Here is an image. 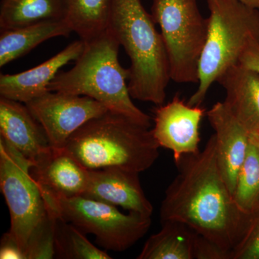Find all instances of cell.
<instances>
[{
	"instance_id": "obj_1",
	"label": "cell",
	"mask_w": 259,
	"mask_h": 259,
	"mask_svg": "<svg viewBox=\"0 0 259 259\" xmlns=\"http://www.w3.org/2000/svg\"><path fill=\"white\" fill-rule=\"evenodd\" d=\"M175 163L178 172L165 192L161 222L183 223L228 252L231 259L246 216L237 207L220 171L214 135L202 151Z\"/></svg>"
},
{
	"instance_id": "obj_2",
	"label": "cell",
	"mask_w": 259,
	"mask_h": 259,
	"mask_svg": "<svg viewBox=\"0 0 259 259\" xmlns=\"http://www.w3.org/2000/svg\"><path fill=\"white\" fill-rule=\"evenodd\" d=\"M141 0H112L110 29L131 61L128 89L139 101L161 105L171 80L161 32Z\"/></svg>"
},
{
	"instance_id": "obj_3",
	"label": "cell",
	"mask_w": 259,
	"mask_h": 259,
	"mask_svg": "<svg viewBox=\"0 0 259 259\" xmlns=\"http://www.w3.org/2000/svg\"><path fill=\"white\" fill-rule=\"evenodd\" d=\"M159 148L149 127L109 110L81 126L65 146L88 169L115 167L139 174L157 161Z\"/></svg>"
},
{
	"instance_id": "obj_4",
	"label": "cell",
	"mask_w": 259,
	"mask_h": 259,
	"mask_svg": "<svg viewBox=\"0 0 259 259\" xmlns=\"http://www.w3.org/2000/svg\"><path fill=\"white\" fill-rule=\"evenodd\" d=\"M33 163L0 138V189L10 215V234L26 259L55 258L54 216L30 168Z\"/></svg>"
},
{
	"instance_id": "obj_5",
	"label": "cell",
	"mask_w": 259,
	"mask_h": 259,
	"mask_svg": "<svg viewBox=\"0 0 259 259\" xmlns=\"http://www.w3.org/2000/svg\"><path fill=\"white\" fill-rule=\"evenodd\" d=\"M81 55L72 69L59 73L49 91L91 97L109 111L125 115L141 125L151 127V117L132 100L128 89L130 71L119 61L120 44L112 30L83 42Z\"/></svg>"
},
{
	"instance_id": "obj_6",
	"label": "cell",
	"mask_w": 259,
	"mask_h": 259,
	"mask_svg": "<svg viewBox=\"0 0 259 259\" xmlns=\"http://www.w3.org/2000/svg\"><path fill=\"white\" fill-rule=\"evenodd\" d=\"M208 31L199 59L198 88L187 102L200 106L220 76L238 64L247 47L259 42V11L239 0H207Z\"/></svg>"
},
{
	"instance_id": "obj_7",
	"label": "cell",
	"mask_w": 259,
	"mask_h": 259,
	"mask_svg": "<svg viewBox=\"0 0 259 259\" xmlns=\"http://www.w3.org/2000/svg\"><path fill=\"white\" fill-rule=\"evenodd\" d=\"M39 188L51 212L85 234L95 236L97 244L105 250L125 251L141 239L151 226V217L134 212L124 214L115 206L84 196L66 197Z\"/></svg>"
},
{
	"instance_id": "obj_8",
	"label": "cell",
	"mask_w": 259,
	"mask_h": 259,
	"mask_svg": "<svg viewBox=\"0 0 259 259\" xmlns=\"http://www.w3.org/2000/svg\"><path fill=\"white\" fill-rule=\"evenodd\" d=\"M151 15L161 28L171 80L198 83L208 18L201 14L197 0H152Z\"/></svg>"
},
{
	"instance_id": "obj_9",
	"label": "cell",
	"mask_w": 259,
	"mask_h": 259,
	"mask_svg": "<svg viewBox=\"0 0 259 259\" xmlns=\"http://www.w3.org/2000/svg\"><path fill=\"white\" fill-rule=\"evenodd\" d=\"M47 134L51 148H64L88 121L108 111L91 97L48 91L25 103Z\"/></svg>"
},
{
	"instance_id": "obj_10",
	"label": "cell",
	"mask_w": 259,
	"mask_h": 259,
	"mask_svg": "<svg viewBox=\"0 0 259 259\" xmlns=\"http://www.w3.org/2000/svg\"><path fill=\"white\" fill-rule=\"evenodd\" d=\"M206 112L202 106H192L179 95L171 101L158 105L154 112L153 137L160 147L173 153L175 163L182 156L200 150V124Z\"/></svg>"
},
{
	"instance_id": "obj_11",
	"label": "cell",
	"mask_w": 259,
	"mask_h": 259,
	"mask_svg": "<svg viewBox=\"0 0 259 259\" xmlns=\"http://www.w3.org/2000/svg\"><path fill=\"white\" fill-rule=\"evenodd\" d=\"M83 196L145 217L153 214L152 204L145 194L137 172L115 167L90 170L88 189Z\"/></svg>"
},
{
	"instance_id": "obj_12",
	"label": "cell",
	"mask_w": 259,
	"mask_h": 259,
	"mask_svg": "<svg viewBox=\"0 0 259 259\" xmlns=\"http://www.w3.org/2000/svg\"><path fill=\"white\" fill-rule=\"evenodd\" d=\"M207 116L214 130L220 171L233 194L238 172L248 153L249 135L223 102L214 104Z\"/></svg>"
},
{
	"instance_id": "obj_13",
	"label": "cell",
	"mask_w": 259,
	"mask_h": 259,
	"mask_svg": "<svg viewBox=\"0 0 259 259\" xmlns=\"http://www.w3.org/2000/svg\"><path fill=\"white\" fill-rule=\"evenodd\" d=\"M0 134L33 166L51 148L45 131L26 105L2 97Z\"/></svg>"
},
{
	"instance_id": "obj_14",
	"label": "cell",
	"mask_w": 259,
	"mask_h": 259,
	"mask_svg": "<svg viewBox=\"0 0 259 259\" xmlns=\"http://www.w3.org/2000/svg\"><path fill=\"white\" fill-rule=\"evenodd\" d=\"M84 48L81 40L71 42L60 52L32 69L15 74L0 75V96L27 103L49 91L59 70L76 61Z\"/></svg>"
},
{
	"instance_id": "obj_15",
	"label": "cell",
	"mask_w": 259,
	"mask_h": 259,
	"mask_svg": "<svg viewBox=\"0 0 259 259\" xmlns=\"http://www.w3.org/2000/svg\"><path fill=\"white\" fill-rule=\"evenodd\" d=\"M39 187L54 193L83 196L88 189L90 169L64 148H51L30 168Z\"/></svg>"
},
{
	"instance_id": "obj_16",
	"label": "cell",
	"mask_w": 259,
	"mask_h": 259,
	"mask_svg": "<svg viewBox=\"0 0 259 259\" xmlns=\"http://www.w3.org/2000/svg\"><path fill=\"white\" fill-rule=\"evenodd\" d=\"M226 91L223 102L249 137L259 136V74L240 64L232 66L218 79Z\"/></svg>"
},
{
	"instance_id": "obj_17",
	"label": "cell",
	"mask_w": 259,
	"mask_h": 259,
	"mask_svg": "<svg viewBox=\"0 0 259 259\" xmlns=\"http://www.w3.org/2000/svg\"><path fill=\"white\" fill-rule=\"evenodd\" d=\"M71 32L64 19L48 20L22 28L1 30L0 67L25 56L46 40L68 37Z\"/></svg>"
},
{
	"instance_id": "obj_18",
	"label": "cell",
	"mask_w": 259,
	"mask_h": 259,
	"mask_svg": "<svg viewBox=\"0 0 259 259\" xmlns=\"http://www.w3.org/2000/svg\"><path fill=\"white\" fill-rule=\"evenodd\" d=\"M158 233L148 238L138 259H194L197 233L177 221H164Z\"/></svg>"
},
{
	"instance_id": "obj_19",
	"label": "cell",
	"mask_w": 259,
	"mask_h": 259,
	"mask_svg": "<svg viewBox=\"0 0 259 259\" xmlns=\"http://www.w3.org/2000/svg\"><path fill=\"white\" fill-rule=\"evenodd\" d=\"M112 0H64V20L83 42L110 28Z\"/></svg>"
},
{
	"instance_id": "obj_20",
	"label": "cell",
	"mask_w": 259,
	"mask_h": 259,
	"mask_svg": "<svg viewBox=\"0 0 259 259\" xmlns=\"http://www.w3.org/2000/svg\"><path fill=\"white\" fill-rule=\"evenodd\" d=\"M64 16V0H3L0 28L11 30Z\"/></svg>"
},
{
	"instance_id": "obj_21",
	"label": "cell",
	"mask_w": 259,
	"mask_h": 259,
	"mask_svg": "<svg viewBox=\"0 0 259 259\" xmlns=\"http://www.w3.org/2000/svg\"><path fill=\"white\" fill-rule=\"evenodd\" d=\"M54 251L56 258H112L107 252L102 250L89 241L86 234L80 231L79 228L55 214H54Z\"/></svg>"
},
{
	"instance_id": "obj_22",
	"label": "cell",
	"mask_w": 259,
	"mask_h": 259,
	"mask_svg": "<svg viewBox=\"0 0 259 259\" xmlns=\"http://www.w3.org/2000/svg\"><path fill=\"white\" fill-rule=\"evenodd\" d=\"M233 197L237 207L245 216L251 215L259 208V153L250 141L238 172Z\"/></svg>"
},
{
	"instance_id": "obj_23",
	"label": "cell",
	"mask_w": 259,
	"mask_h": 259,
	"mask_svg": "<svg viewBox=\"0 0 259 259\" xmlns=\"http://www.w3.org/2000/svg\"><path fill=\"white\" fill-rule=\"evenodd\" d=\"M231 259H259V208L246 216L241 236L232 250Z\"/></svg>"
},
{
	"instance_id": "obj_24",
	"label": "cell",
	"mask_w": 259,
	"mask_h": 259,
	"mask_svg": "<svg viewBox=\"0 0 259 259\" xmlns=\"http://www.w3.org/2000/svg\"><path fill=\"white\" fill-rule=\"evenodd\" d=\"M194 259H231V254L205 237L197 233Z\"/></svg>"
},
{
	"instance_id": "obj_25",
	"label": "cell",
	"mask_w": 259,
	"mask_h": 259,
	"mask_svg": "<svg viewBox=\"0 0 259 259\" xmlns=\"http://www.w3.org/2000/svg\"><path fill=\"white\" fill-rule=\"evenodd\" d=\"M0 258L26 259L18 243L9 231L5 233L2 237L0 243Z\"/></svg>"
},
{
	"instance_id": "obj_26",
	"label": "cell",
	"mask_w": 259,
	"mask_h": 259,
	"mask_svg": "<svg viewBox=\"0 0 259 259\" xmlns=\"http://www.w3.org/2000/svg\"><path fill=\"white\" fill-rule=\"evenodd\" d=\"M238 64L259 74V42L250 44L240 57Z\"/></svg>"
},
{
	"instance_id": "obj_27",
	"label": "cell",
	"mask_w": 259,
	"mask_h": 259,
	"mask_svg": "<svg viewBox=\"0 0 259 259\" xmlns=\"http://www.w3.org/2000/svg\"><path fill=\"white\" fill-rule=\"evenodd\" d=\"M243 4L259 11V0H239Z\"/></svg>"
},
{
	"instance_id": "obj_28",
	"label": "cell",
	"mask_w": 259,
	"mask_h": 259,
	"mask_svg": "<svg viewBox=\"0 0 259 259\" xmlns=\"http://www.w3.org/2000/svg\"><path fill=\"white\" fill-rule=\"evenodd\" d=\"M249 139L250 142L254 145L259 153V136H252V137H249Z\"/></svg>"
}]
</instances>
